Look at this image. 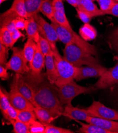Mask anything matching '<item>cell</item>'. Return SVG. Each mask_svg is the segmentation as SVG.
Here are the masks:
<instances>
[{
    "label": "cell",
    "instance_id": "1",
    "mask_svg": "<svg viewBox=\"0 0 118 133\" xmlns=\"http://www.w3.org/2000/svg\"><path fill=\"white\" fill-rule=\"evenodd\" d=\"M43 77L42 74L32 75L27 82L32 93L35 107H40L57 116H62L64 108L59 100L58 88Z\"/></svg>",
    "mask_w": 118,
    "mask_h": 133
},
{
    "label": "cell",
    "instance_id": "2",
    "mask_svg": "<svg viewBox=\"0 0 118 133\" xmlns=\"http://www.w3.org/2000/svg\"><path fill=\"white\" fill-rule=\"evenodd\" d=\"M63 54L65 59L77 68L82 65L94 67L101 65L92 55L72 43L66 44L63 49Z\"/></svg>",
    "mask_w": 118,
    "mask_h": 133
},
{
    "label": "cell",
    "instance_id": "3",
    "mask_svg": "<svg viewBox=\"0 0 118 133\" xmlns=\"http://www.w3.org/2000/svg\"><path fill=\"white\" fill-rule=\"evenodd\" d=\"M53 52L56 71L55 85L59 87L74 80L79 69L62 57L58 50Z\"/></svg>",
    "mask_w": 118,
    "mask_h": 133
},
{
    "label": "cell",
    "instance_id": "4",
    "mask_svg": "<svg viewBox=\"0 0 118 133\" xmlns=\"http://www.w3.org/2000/svg\"><path fill=\"white\" fill-rule=\"evenodd\" d=\"M51 24L55 29L59 40L63 43L65 45L69 43L74 44L92 55H96V47L94 45L88 43V42L85 41L81 36L75 32L72 29H68L63 27L55 22H51Z\"/></svg>",
    "mask_w": 118,
    "mask_h": 133
},
{
    "label": "cell",
    "instance_id": "5",
    "mask_svg": "<svg viewBox=\"0 0 118 133\" xmlns=\"http://www.w3.org/2000/svg\"><path fill=\"white\" fill-rule=\"evenodd\" d=\"M58 88V96L61 105L71 104L72 100L82 94H91L97 89L93 85L85 87L77 84L74 80Z\"/></svg>",
    "mask_w": 118,
    "mask_h": 133
},
{
    "label": "cell",
    "instance_id": "6",
    "mask_svg": "<svg viewBox=\"0 0 118 133\" xmlns=\"http://www.w3.org/2000/svg\"><path fill=\"white\" fill-rule=\"evenodd\" d=\"M18 76L19 74L16 73L13 78L11 85L10 91L8 95L10 103L15 108L19 110L25 109L33 110L35 107L34 106L22 95L18 89Z\"/></svg>",
    "mask_w": 118,
    "mask_h": 133
},
{
    "label": "cell",
    "instance_id": "7",
    "mask_svg": "<svg viewBox=\"0 0 118 133\" xmlns=\"http://www.w3.org/2000/svg\"><path fill=\"white\" fill-rule=\"evenodd\" d=\"M33 18H34L38 24L40 35L48 42L52 51L57 50L56 42L58 41L59 38L53 26L49 24L39 14L33 16Z\"/></svg>",
    "mask_w": 118,
    "mask_h": 133
},
{
    "label": "cell",
    "instance_id": "8",
    "mask_svg": "<svg viewBox=\"0 0 118 133\" xmlns=\"http://www.w3.org/2000/svg\"><path fill=\"white\" fill-rule=\"evenodd\" d=\"M12 55L5 67L7 70L15 71L16 73L23 74L29 72L31 70L27 65L23 52V49L15 47L12 48Z\"/></svg>",
    "mask_w": 118,
    "mask_h": 133
},
{
    "label": "cell",
    "instance_id": "9",
    "mask_svg": "<svg viewBox=\"0 0 118 133\" xmlns=\"http://www.w3.org/2000/svg\"><path fill=\"white\" fill-rule=\"evenodd\" d=\"M86 109L93 117L118 121V112L106 107L99 101H93L92 104Z\"/></svg>",
    "mask_w": 118,
    "mask_h": 133
},
{
    "label": "cell",
    "instance_id": "10",
    "mask_svg": "<svg viewBox=\"0 0 118 133\" xmlns=\"http://www.w3.org/2000/svg\"><path fill=\"white\" fill-rule=\"evenodd\" d=\"M118 83V63L114 67L108 69L93 85L97 89H107Z\"/></svg>",
    "mask_w": 118,
    "mask_h": 133
},
{
    "label": "cell",
    "instance_id": "11",
    "mask_svg": "<svg viewBox=\"0 0 118 133\" xmlns=\"http://www.w3.org/2000/svg\"><path fill=\"white\" fill-rule=\"evenodd\" d=\"M78 73L76 76L75 79L76 81H80L83 79L90 77H101L106 72L108 69L103 67L101 65L99 66H89L78 68Z\"/></svg>",
    "mask_w": 118,
    "mask_h": 133
},
{
    "label": "cell",
    "instance_id": "12",
    "mask_svg": "<svg viewBox=\"0 0 118 133\" xmlns=\"http://www.w3.org/2000/svg\"><path fill=\"white\" fill-rule=\"evenodd\" d=\"M63 1V0H53V6L54 9V21L53 22L57 23L63 27L68 29H72V28L65 13Z\"/></svg>",
    "mask_w": 118,
    "mask_h": 133
},
{
    "label": "cell",
    "instance_id": "13",
    "mask_svg": "<svg viewBox=\"0 0 118 133\" xmlns=\"http://www.w3.org/2000/svg\"><path fill=\"white\" fill-rule=\"evenodd\" d=\"M62 116L75 121H86L88 117H93L86 109H80L74 107L72 104H66L64 107Z\"/></svg>",
    "mask_w": 118,
    "mask_h": 133
},
{
    "label": "cell",
    "instance_id": "14",
    "mask_svg": "<svg viewBox=\"0 0 118 133\" xmlns=\"http://www.w3.org/2000/svg\"><path fill=\"white\" fill-rule=\"evenodd\" d=\"M85 122L109 130L112 133H118V122L95 117H88Z\"/></svg>",
    "mask_w": 118,
    "mask_h": 133
},
{
    "label": "cell",
    "instance_id": "15",
    "mask_svg": "<svg viewBox=\"0 0 118 133\" xmlns=\"http://www.w3.org/2000/svg\"><path fill=\"white\" fill-rule=\"evenodd\" d=\"M45 65V56L43 54L39 43H37L35 55L31 64L29 65V67L32 71V75L34 76H38L41 74V71L44 68Z\"/></svg>",
    "mask_w": 118,
    "mask_h": 133
},
{
    "label": "cell",
    "instance_id": "16",
    "mask_svg": "<svg viewBox=\"0 0 118 133\" xmlns=\"http://www.w3.org/2000/svg\"><path fill=\"white\" fill-rule=\"evenodd\" d=\"M45 66L46 68V75L48 80L52 84H55L56 81V71L54 52L52 50L45 56Z\"/></svg>",
    "mask_w": 118,
    "mask_h": 133
},
{
    "label": "cell",
    "instance_id": "17",
    "mask_svg": "<svg viewBox=\"0 0 118 133\" xmlns=\"http://www.w3.org/2000/svg\"><path fill=\"white\" fill-rule=\"evenodd\" d=\"M25 31L28 38H30L36 42H39L40 33H39L38 24L33 17L28 18L26 20Z\"/></svg>",
    "mask_w": 118,
    "mask_h": 133
},
{
    "label": "cell",
    "instance_id": "18",
    "mask_svg": "<svg viewBox=\"0 0 118 133\" xmlns=\"http://www.w3.org/2000/svg\"><path fill=\"white\" fill-rule=\"evenodd\" d=\"M33 110L39 121L43 123L50 124L59 116L52 113L48 110L40 107H34Z\"/></svg>",
    "mask_w": 118,
    "mask_h": 133
},
{
    "label": "cell",
    "instance_id": "19",
    "mask_svg": "<svg viewBox=\"0 0 118 133\" xmlns=\"http://www.w3.org/2000/svg\"><path fill=\"white\" fill-rule=\"evenodd\" d=\"M18 87L22 95L36 107V103L33 99L32 91L22 75L20 74H19L18 76Z\"/></svg>",
    "mask_w": 118,
    "mask_h": 133
},
{
    "label": "cell",
    "instance_id": "20",
    "mask_svg": "<svg viewBox=\"0 0 118 133\" xmlns=\"http://www.w3.org/2000/svg\"><path fill=\"white\" fill-rule=\"evenodd\" d=\"M94 1V0H83L81 5L77 8L85 11L92 18L103 16V12L97 7Z\"/></svg>",
    "mask_w": 118,
    "mask_h": 133
},
{
    "label": "cell",
    "instance_id": "21",
    "mask_svg": "<svg viewBox=\"0 0 118 133\" xmlns=\"http://www.w3.org/2000/svg\"><path fill=\"white\" fill-rule=\"evenodd\" d=\"M37 46V43L30 38H28L24 44L23 49V55L26 61L29 63V65L31 64L35 55Z\"/></svg>",
    "mask_w": 118,
    "mask_h": 133
},
{
    "label": "cell",
    "instance_id": "22",
    "mask_svg": "<svg viewBox=\"0 0 118 133\" xmlns=\"http://www.w3.org/2000/svg\"><path fill=\"white\" fill-rule=\"evenodd\" d=\"M81 37L86 42L92 41L97 36V31L93 25L89 23H84L79 30Z\"/></svg>",
    "mask_w": 118,
    "mask_h": 133
},
{
    "label": "cell",
    "instance_id": "23",
    "mask_svg": "<svg viewBox=\"0 0 118 133\" xmlns=\"http://www.w3.org/2000/svg\"><path fill=\"white\" fill-rule=\"evenodd\" d=\"M8 11L15 13L18 17L28 18L24 0H15Z\"/></svg>",
    "mask_w": 118,
    "mask_h": 133
},
{
    "label": "cell",
    "instance_id": "24",
    "mask_svg": "<svg viewBox=\"0 0 118 133\" xmlns=\"http://www.w3.org/2000/svg\"><path fill=\"white\" fill-rule=\"evenodd\" d=\"M45 0H24L28 18L38 14L43 3Z\"/></svg>",
    "mask_w": 118,
    "mask_h": 133
},
{
    "label": "cell",
    "instance_id": "25",
    "mask_svg": "<svg viewBox=\"0 0 118 133\" xmlns=\"http://www.w3.org/2000/svg\"><path fill=\"white\" fill-rule=\"evenodd\" d=\"M79 123L81 127L78 129V132L82 133H112V132L101 128L92 124H84L80 121H75Z\"/></svg>",
    "mask_w": 118,
    "mask_h": 133
},
{
    "label": "cell",
    "instance_id": "26",
    "mask_svg": "<svg viewBox=\"0 0 118 133\" xmlns=\"http://www.w3.org/2000/svg\"><path fill=\"white\" fill-rule=\"evenodd\" d=\"M40 12H41L45 16L49 19L51 22H53L54 21L53 0H45L41 4L40 9Z\"/></svg>",
    "mask_w": 118,
    "mask_h": 133
},
{
    "label": "cell",
    "instance_id": "27",
    "mask_svg": "<svg viewBox=\"0 0 118 133\" xmlns=\"http://www.w3.org/2000/svg\"><path fill=\"white\" fill-rule=\"evenodd\" d=\"M0 43L7 48L13 47L15 44L12 39L10 31L5 26L1 27V31H0Z\"/></svg>",
    "mask_w": 118,
    "mask_h": 133
},
{
    "label": "cell",
    "instance_id": "28",
    "mask_svg": "<svg viewBox=\"0 0 118 133\" xmlns=\"http://www.w3.org/2000/svg\"><path fill=\"white\" fill-rule=\"evenodd\" d=\"M37 116L33 110L25 109L18 111L17 120L30 125L33 121L37 120Z\"/></svg>",
    "mask_w": 118,
    "mask_h": 133
},
{
    "label": "cell",
    "instance_id": "29",
    "mask_svg": "<svg viewBox=\"0 0 118 133\" xmlns=\"http://www.w3.org/2000/svg\"><path fill=\"white\" fill-rule=\"evenodd\" d=\"M11 104L8 95L2 89L0 90V109L4 118L6 115L8 109Z\"/></svg>",
    "mask_w": 118,
    "mask_h": 133
},
{
    "label": "cell",
    "instance_id": "30",
    "mask_svg": "<svg viewBox=\"0 0 118 133\" xmlns=\"http://www.w3.org/2000/svg\"><path fill=\"white\" fill-rule=\"evenodd\" d=\"M13 125L12 132L15 133H30V125L17 120L12 124Z\"/></svg>",
    "mask_w": 118,
    "mask_h": 133
},
{
    "label": "cell",
    "instance_id": "31",
    "mask_svg": "<svg viewBox=\"0 0 118 133\" xmlns=\"http://www.w3.org/2000/svg\"><path fill=\"white\" fill-rule=\"evenodd\" d=\"M4 26L6 27L8 29V30L10 31L11 34L12 39L13 40L15 43H16L18 41L19 38H20L21 37L24 36L23 34L21 33L19 30H18L15 27L13 21L9 23L6 25H5Z\"/></svg>",
    "mask_w": 118,
    "mask_h": 133
},
{
    "label": "cell",
    "instance_id": "32",
    "mask_svg": "<svg viewBox=\"0 0 118 133\" xmlns=\"http://www.w3.org/2000/svg\"><path fill=\"white\" fill-rule=\"evenodd\" d=\"M46 127L45 133H74L73 131L68 129L64 128L61 127H57L51 125L50 124L43 123Z\"/></svg>",
    "mask_w": 118,
    "mask_h": 133
},
{
    "label": "cell",
    "instance_id": "33",
    "mask_svg": "<svg viewBox=\"0 0 118 133\" xmlns=\"http://www.w3.org/2000/svg\"><path fill=\"white\" fill-rule=\"evenodd\" d=\"M46 127L41 122L33 121L30 124V133H45Z\"/></svg>",
    "mask_w": 118,
    "mask_h": 133
},
{
    "label": "cell",
    "instance_id": "34",
    "mask_svg": "<svg viewBox=\"0 0 118 133\" xmlns=\"http://www.w3.org/2000/svg\"><path fill=\"white\" fill-rule=\"evenodd\" d=\"M18 109L15 108L13 106L11 105V104L8 109L6 115L4 118L12 124L13 123L18 119Z\"/></svg>",
    "mask_w": 118,
    "mask_h": 133
},
{
    "label": "cell",
    "instance_id": "35",
    "mask_svg": "<svg viewBox=\"0 0 118 133\" xmlns=\"http://www.w3.org/2000/svg\"><path fill=\"white\" fill-rule=\"evenodd\" d=\"M100 10L103 12V15L109 11L116 2L115 0H98Z\"/></svg>",
    "mask_w": 118,
    "mask_h": 133
},
{
    "label": "cell",
    "instance_id": "36",
    "mask_svg": "<svg viewBox=\"0 0 118 133\" xmlns=\"http://www.w3.org/2000/svg\"><path fill=\"white\" fill-rule=\"evenodd\" d=\"M38 43H39L40 49L45 56H46L48 53L51 50H52L48 42L42 36H40V37H39V42Z\"/></svg>",
    "mask_w": 118,
    "mask_h": 133
},
{
    "label": "cell",
    "instance_id": "37",
    "mask_svg": "<svg viewBox=\"0 0 118 133\" xmlns=\"http://www.w3.org/2000/svg\"><path fill=\"white\" fill-rule=\"evenodd\" d=\"M77 17L79 18L84 23H89L91 21V19H92L91 16L85 11L80 9L78 8H76Z\"/></svg>",
    "mask_w": 118,
    "mask_h": 133
},
{
    "label": "cell",
    "instance_id": "38",
    "mask_svg": "<svg viewBox=\"0 0 118 133\" xmlns=\"http://www.w3.org/2000/svg\"><path fill=\"white\" fill-rule=\"evenodd\" d=\"M8 51L7 47L0 43V64L4 66L7 63Z\"/></svg>",
    "mask_w": 118,
    "mask_h": 133
},
{
    "label": "cell",
    "instance_id": "39",
    "mask_svg": "<svg viewBox=\"0 0 118 133\" xmlns=\"http://www.w3.org/2000/svg\"><path fill=\"white\" fill-rule=\"evenodd\" d=\"M26 20H27V19L20 17H17L13 20V22L15 27L17 29L19 30H24L25 29Z\"/></svg>",
    "mask_w": 118,
    "mask_h": 133
},
{
    "label": "cell",
    "instance_id": "40",
    "mask_svg": "<svg viewBox=\"0 0 118 133\" xmlns=\"http://www.w3.org/2000/svg\"><path fill=\"white\" fill-rule=\"evenodd\" d=\"M110 42L112 47L118 54V32L116 30L111 35Z\"/></svg>",
    "mask_w": 118,
    "mask_h": 133
},
{
    "label": "cell",
    "instance_id": "41",
    "mask_svg": "<svg viewBox=\"0 0 118 133\" xmlns=\"http://www.w3.org/2000/svg\"><path fill=\"white\" fill-rule=\"evenodd\" d=\"M7 69L5 66L3 65H0V77L2 80H6L9 78V75L7 71Z\"/></svg>",
    "mask_w": 118,
    "mask_h": 133
},
{
    "label": "cell",
    "instance_id": "42",
    "mask_svg": "<svg viewBox=\"0 0 118 133\" xmlns=\"http://www.w3.org/2000/svg\"><path fill=\"white\" fill-rule=\"evenodd\" d=\"M105 15H112L118 18V2H116L109 11L105 13Z\"/></svg>",
    "mask_w": 118,
    "mask_h": 133
},
{
    "label": "cell",
    "instance_id": "43",
    "mask_svg": "<svg viewBox=\"0 0 118 133\" xmlns=\"http://www.w3.org/2000/svg\"><path fill=\"white\" fill-rule=\"evenodd\" d=\"M66 1L73 7H74L75 8H77L78 7L76 0H66Z\"/></svg>",
    "mask_w": 118,
    "mask_h": 133
},
{
    "label": "cell",
    "instance_id": "44",
    "mask_svg": "<svg viewBox=\"0 0 118 133\" xmlns=\"http://www.w3.org/2000/svg\"><path fill=\"white\" fill-rule=\"evenodd\" d=\"M76 1H77V5H78V6H80L81 5L83 0H76ZM78 7H77V8H78Z\"/></svg>",
    "mask_w": 118,
    "mask_h": 133
},
{
    "label": "cell",
    "instance_id": "45",
    "mask_svg": "<svg viewBox=\"0 0 118 133\" xmlns=\"http://www.w3.org/2000/svg\"><path fill=\"white\" fill-rule=\"evenodd\" d=\"M5 1H8V0H0V2H1V4H2L3 2Z\"/></svg>",
    "mask_w": 118,
    "mask_h": 133
},
{
    "label": "cell",
    "instance_id": "46",
    "mask_svg": "<svg viewBox=\"0 0 118 133\" xmlns=\"http://www.w3.org/2000/svg\"><path fill=\"white\" fill-rule=\"evenodd\" d=\"M115 85H117V91H118V83H117V84H115Z\"/></svg>",
    "mask_w": 118,
    "mask_h": 133
},
{
    "label": "cell",
    "instance_id": "47",
    "mask_svg": "<svg viewBox=\"0 0 118 133\" xmlns=\"http://www.w3.org/2000/svg\"><path fill=\"white\" fill-rule=\"evenodd\" d=\"M116 30V31H117V32H118V28H117V29H116V30Z\"/></svg>",
    "mask_w": 118,
    "mask_h": 133
},
{
    "label": "cell",
    "instance_id": "48",
    "mask_svg": "<svg viewBox=\"0 0 118 133\" xmlns=\"http://www.w3.org/2000/svg\"><path fill=\"white\" fill-rule=\"evenodd\" d=\"M115 1L116 2H118V0H115Z\"/></svg>",
    "mask_w": 118,
    "mask_h": 133
},
{
    "label": "cell",
    "instance_id": "49",
    "mask_svg": "<svg viewBox=\"0 0 118 133\" xmlns=\"http://www.w3.org/2000/svg\"><path fill=\"white\" fill-rule=\"evenodd\" d=\"M94 1H98V0H94Z\"/></svg>",
    "mask_w": 118,
    "mask_h": 133
}]
</instances>
